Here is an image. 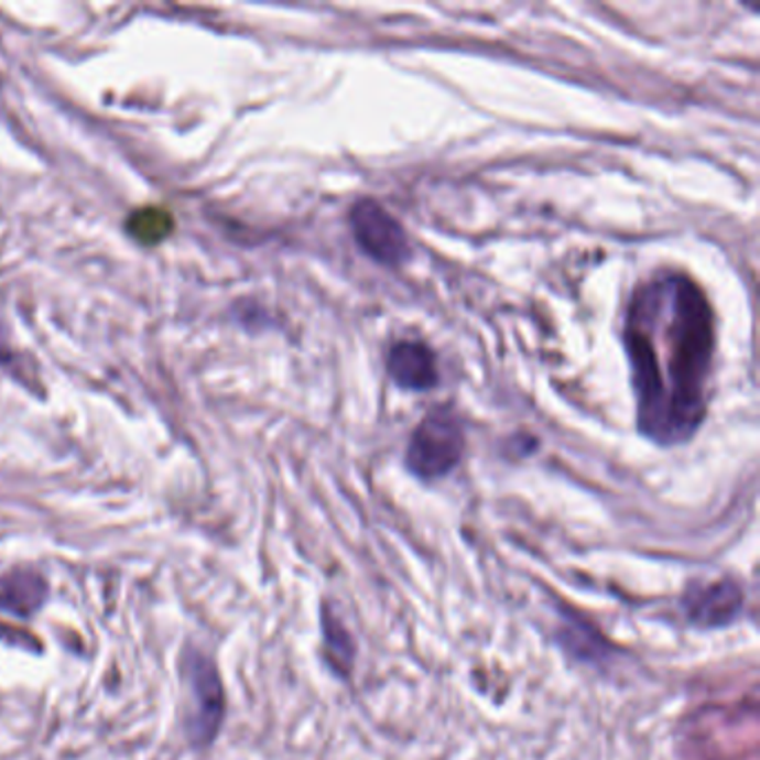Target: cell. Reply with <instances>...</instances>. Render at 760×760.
<instances>
[{
  "label": "cell",
  "instance_id": "cell-1",
  "mask_svg": "<svg viewBox=\"0 0 760 760\" xmlns=\"http://www.w3.org/2000/svg\"><path fill=\"white\" fill-rule=\"evenodd\" d=\"M625 348L638 400V428L660 446L694 437L707 415L716 350L714 311L683 272H660L633 293Z\"/></svg>",
  "mask_w": 760,
  "mask_h": 760
},
{
  "label": "cell",
  "instance_id": "cell-2",
  "mask_svg": "<svg viewBox=\"0 0 760 760\" xmlns=\"http://www.w3.org/2000/svg\"><path fill=\"white\" fill-rule=\"evenodd\" d=\"M181 676L187 685L185 734L195 747H208L221 729L226 709L219 672L208 655L189 649L181 660Z\"/></svg>",
  "mask_w": 760,
  "mask_h": 760
},
{
  "label": "cell",
  "instance_id": "cell-3",
  "mask_svg": "<svg viewBox=\"0 0 760 760\" xmlns=\"http://www.w3.org/2000/svg\"><path fill=\"white\" fill-rule=\"evenodd\" d=\"M464 453V431L457 417L446 409L431 411L415 428L406 466L420 480H437L450 473Z\"/></svg>",
  "mask_w": 760,
  "mask_h": 760
},
{
  "label": "cell",
  "instance_id": "cell-4",
  "mask_svg": "<svg viewBox=\"0 0 760 760\" xmlns=\"http://www.w3.org/2000/svg\"><path fill=\"white\" fill-rule=\"evenodd\" d=\"M350 226L357 243L374 261L400 265L409 259V239L400 221L372 199L359 202L350 213Z\"/></svg>",
  "mask_w": 760,
  "mask_h": 760
},
{
  "label": "cell",
  "instance_id": "cell-5",
  "mask_svg": "<svg viewBox=\"0 0 760 760\" xmlns=\"http://www.w3.org/2000/svg\"><path fill=\"white\" fill-rule=\"evenodd\" d=\"M742 589L734 580L696 585L683 598L690 622L701 629H718L734 622L742 609Z\"/></svg>",
  "mask_w": 760,
  "mask_h": 760
},
{
  "label": "cell",
  "instance_id": "cell-6",
  "mask_svg": "<svg viewBox=\"0 0 760 760\" xmlns=\"http://www.w3.org/2000/svg\"><path fill=\"white\" fill-rule=\"evenodd\" d=\"M389 372L406 391H426L437 384L435 355L422 341L395 344L389 352Z\"/></svg>",
  "mask_w": 760,
  "mask_h": 760
},
{
  "label": "cell",
  "instance_id": "cell-7",
  "mask_svg": "<svg viewBox=\"0 0 760 760\" xmlns=\"http://www.w3.org/2000/svg\"><path fill=\"white\" fill-rule=\"evenodd\" d=\"M47 589V580L34 568H14L0 580V609L19 618H30L45 605Z\"/></svg>",
  "mask_w": 760,
  "mask_h": 760
},
{
  "label": "cell",
  "instance_id": "cell-8",
  "mask_svg": "<svg viewBox=\"0 0 760 760\" xmlns=\"http://www.w3.org/2000/svg\"><path fill=\"white\" fill-rule=\"evenodd\" d=\"M174 221L170 217L167 210L161 208H143L137 210L130 221H128V230L130 235L141 241V243H159L161 239H165L172 230Z\"/></svg>",
  "mask_w": 760,
  "mask_h": 760
}]
</instances>
